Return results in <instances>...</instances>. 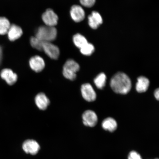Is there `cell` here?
<instances>
[{
    "label": "cell",
    "instance_id": "obj_11",
    "mask_svg": "<svg viewBox=\"0 0 159 159\" xmlns=\"http://www.w3.org/2000/svg\"><path fill=\"white\" fill-rule=\"evenodd\" d=\"M1 76L9 85L14 84L18 78L17 75L9 69H3L1 72Z\"/></svg>",
    "mask_w": 159,
    "mask_h": 159
},
{
    "label": "cell",
    "instance_id": "obj_13",
    "mask_svg": "<svg viewBox=\"0 0 159 159\" xmlns=\"http://www.w3.org/2000/svg\"><path fill=\"white\" fill-rule=\"evenodd\" d=\"M22 30L16 25H11L7 34L10 41H14L18 39L23 34Z\"/></svg>",
    "mask_w": 159,
    "mask_h": 159
},
{
    "label": "cell",
    "instance_id": "obj_3",
    "mask_svg": "<svg viewBox=\"0 0 159 159\" xmlns=\"http://www.w3.org/2000/svg\"><path fill=\"white\" fill-rule=\"evenodd\" d=\"M79 69L78 63L73 59H69L63 66V74L66 78L74 80L76 78V73Z\"/></svg>",
    "mask_w": 159,
    "mask_h": 159
},
{
    "label": "cell",
    "instance_id": "obj_15",
    "mask_svg": "<svg viewBox=\"0 0 159 159\" xmlns=\"http://www.w3.org/2000/svg\"><path fill=\"white\" fill-rule=\"evenodd\" d=\"M149 85L150 81L148 78L144 76L139 77L136 85V90L139 93L145 92L148 90Z\"/></svg>",
    "mask_w": 159,
    "mask_h": 159
},
{
    "label": "cell",
    "instance_id": "obj_23",
    "mask_svg": "<svg viewBox=\"0 0 159 159\" xmlns=\"http://www.w3.org/2000/svg\"><path fill=\"white\" fill-rule=\"evenodd\" d=\"M128 159H142L140 155L135 151H132L129 153Z\"/></svg>",
    "mask_w": 159,
    "mask_h": 159
},
{
    "label": "cell",
    "instance_id": "obj_6",
    "mask_svg": "<svg viewBox=\"0 0 159 159\" xmlns=\"http://www.w3.org/2000/svg\"><path fill=\"white\" fill-rule=\"evenodd\" d=\"M22 148L26 153L35 155L38 153L40 147L37 141L28 139L23 143Z\"/></svg>",
    "mask_w": 159,
    "mask_h": 159
},
{
    "label": "cell",
    "instance_id": "obj_21",
    "mask_svg": "<svg viewBox=\"0 0 159 159\" xmlns=\"http://www.w3.org/2000/svg\"><path fill=\"white\" fill-rule=\"evenodd\" d=\"M30 43L32 47L39 51H43V42L36 37H32L30 40Z\"/></svg>",
    "mask_w": 159,
    "mask_h": 159
},
{
    "label": "cell",
    "instance_id": "obj_25",
    "mask_svg": "<svg viewBox=\"0 0 159 159\" xmlns=\"http://www.w3.org/2000/svg\"><path fill=\"white\" fill-rule=\"evenodd\" d=\"M3 57V51L2 48L1 46L0 45V65L1 64V63L2 61V59Z\"/></svg>",
    "mask_w": 159,
    "mask_h": 159
},
{
    "label": "cell",
    "instance_id": "obj_7",
    "mask_svg": "<svg viewBox=\"0 0 159 159\" xmlns=\"http://www.w3.org/2000/svg\"><path fill=\"white\" fill-rule=\"evenodd\" d=\"M81 94L85 100L88 102H93L96 98V94L93 87L89 83L82 85L81 88Z\"/></svg>",
    "mask_w": 159,
    "mask_h": 159
},
{
    "label": "cell",
    "instance_id": "obj_16",
    "mask_svg": "<svg viewBox=\"0 0 159 159\" xmlns=\"http://www.w3.org/2000/svg\"><path fill=\"white\" fill-rule=\"evenodd\" d=\"M102 126L104 130L113 132L116 130L118 125L116 121L114 119L108 118L103 121Z\"/></svg>",
    "mask_w": 159,
    "mask_h": 159
},
{
    "label": "cell",
    "instance_id": "obj_8",
    "mask_svg": "<svg viewBox=\"0 0 159 159\" xmlns=\"http://www.w3.org/2000/svg\"><path fill=\"white\" fill-rule=\"evenodd\" d=\"M83 123L85 126L93 127L98 122V117L95 113L91 110H87L82 115Z\"/></svg>",
    "mask_w": 159,
    "mask_h": 159
},
{
    "label": "cell",
    "instance_id": "obj_14",
    "mask_svg": "<svg viewBox=\"0 0 159 159\" xmlns=\"http://www.w3.org/2000/svg\"><path fill=\"white\" fill-rule=\"evenodd\" d=\"M35 102L40 109L45 110L49 104L50 101L44 93H40L35 97Z\"/></svg>",
    "mask_w": 159,
    "mask_h": 159
},
{
    "label": "cell",
    "instance_id": "obj_5",
    "mask_svg": "<svg viewBox=\"0 0 159 159\" xmlns=\"http://www.w3.org/2000/svg\"><path fill=\"white\" fill-rule=\"evenodd\" d=\"M43 51L52 59L57 60L60 54L58 47L51 42H43Z\"/></svg>",
    "mask_w": 159,
    "mask_h": 159
},
{
    "label": "cell",
    "instance_id": "obj_12",
    "mask_svg": "<svg viewBox=\"0 0 159 159\" xmlns=\"http://www.w3.org/2000/svg\"><path fill=\"white\" fill-rule=\"evenodd\" d=\"M89 24L91 28L96 29L102 24V17L98 12L93 11L88 17Z\"/></svg>",
    "mask_w": 159,
    "mask_h": 159
},
{
    "label": "cell",
    "instance_id": "obj_2",
    "mask_svg": "<svg viewBox=\"0 0 159 159\" xmlns=\"http://www.w3.org/2000/svg\"><path fill=\"white\" fill-rule=\"evenodd\" d=\"M57 34L54 27L41 26L37 30L35 37L43 42H51L56 39Z\"/></svg>",
    "mask_w": 159,
    "mask_h": 159
},
{
    "label": "cell",
    "instance_id": "obj_26",
    "mask_svg": "<svg viewBox=\"0 0 159 159\" xmlns=\"http://www.w3.org/2000/svg\"><path fill=\"white\" fill-rule=\"evenodd\" d=\"M158 159V158H157V159Z\"/></svg>",
    "mask_w": 159,
    "mask_h": 159
},
{
    "label": "cell",
    "instance_id": "obj_20",
    "mask_svg": "<svg viewBox=\"0 0 159 159\" xmlns=\"http://www.w3.org/2000/svg\"><path fill=\"white\" fill-rule=\"evenodd\" d=\"M94 50L95 48L94 45L88 43L80 49L81 53L86 56L91 55L94 52Z\"/></svg>",
    "mask_w": 159,
    "mask_h": 159
},
{
    "label": "cell",
    "instance_id": "obj_18",
    "mask_svg": "<svg viewBox=\"0 0 159 159\" xmlns=\"http://www.w3.org/2000/svg\"><path fill=\"white\" fill-rule=\"evenodd\" d=\"M73 39L75 45L80 49L88 43L87 39L84 36L80 34H77L73 36Z\"/></svg>",
    "mask_w": 159,
    "mask_h": 159
},
{
    "label": "cell",
    "instance_id": "obj_1",
    "mask_svg": "<svg viewBox=\"0 0 159 159\" xmlns=\"http://www.w3.org/2000/svg\"><path fill=\"white\" fill-rule=\"evenodd\" d=\"M110 85L115 92L122 94H126L130 90L132 84L130 79L125 73L118 72L111 79Z\"/></svg>",
    "mask_w": 159,
    "mask_h": 159
},
{
    "label": "cell",
    "instance_id": "obj_19",
    "mask_svg": "<svg viewBox=\"0 0 159 159\" xmlns=\"http://www.w3.org/2000/svg\"><path fill=\"white\" fill-rule=\"evenodd\" d=\"M107 77L104 73H101L94 80L95 85L99 89H102L106 84Z\"/></svg>",
    "mask_w": 159,
    "mask_h": 159
},
{
    "label": "cell",
    "instance_id": "obj_17",
    "mask_svg": "<svg viewBox=\"0 0 159 159\" xmlns=\"http://www.w3.org/2000/svg\"><path fill=\"white\" fill-rule=\"evenodd\" d=\"M11 26L10 21L7 18L0 17V35L7 34Z\"/></svg>",
    "mask_w": 159,
    "mask_h": 159
},
{
    "label": "cell",
    "instance_id": "obj_9",
    "mask_svg": "<svg viewBox=\"0 0 159 159\" xmlns=\"http://www.w3.org/2000/svg\"><path fill=\"white\" fill-rule=\"evenodd\" d=\"M30 67L36 72L42 71L45 66L44 60L39 56H35L30 58L29 61Z\"/></svg>",
    "mask_w": 159,
    "mask_h": 159
},
{
    "label": "cell",
    "instance_id": "obj_24",
    "mask_svg": "<svg viewBox=\"0 0 159 159\" xmlns=\"http://www.w3.org/2000/svg\"><path fill=\"white\" fill-rule=\"evenodd\" d=\"M154 96L155 98L157 99V100H158L159 98V89H156L154 92Z\"/></svg>",
    "mask_w": 159,
    "mask_h": 159
},
{
    "label": "cell",
    "instance_id": "obj_22",
    "mask_svg": "<svg viewBox=\"0 0 159 159\" xmlns=\"http://www.w3.org/2000/svg\"><path fill=\"white\" fill-rule=\"evenodd\" d=\"M96 0H80V3L84 7H91L95 4Z\"/></svg>",
    "mask_w": 159,
    "mask_h": 159
},
{
    "label": "cell",
    "instance_id": "obj_4",
    "mask_svg": "<svg viewBox=\"0 0 159 159\" xmlns=\"http://www.w3.org/2000/svg\"><path fill=\"white\" fill-rule=\"evenodd\" d=\"M46 25L54 27L57 23L58 17L52 9H49L46 11L42 16Z\"/></svg>",
    "mask_w": 159,
    "mask_h": 159
},
{
    "label": "cell",
    "instance_id": "obj_10",
    "mask_svg": "<svg viewBox=\"0 0 159 159\" xmlns=\"http://www.w3.org/2000/svg\"><path fill=\"white\" fill-rule=\"evenodd\" d=\"M70 14L71 18L76 22H80L84 19L85 13L84 10L80 6L73 5L71 7Z\"/></svg>",
    "mask_w": 159,
    "mask_h": 159
}]
</instances>
